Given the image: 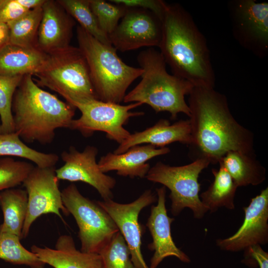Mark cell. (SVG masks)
<instances>
[{"instance_id": "obj_23", "label": "cell", "mask_w": 268, "mask_h": 268, "mask_svg": "<svg viewBox=\"0 0 268 268\" xmlns=\"http://www.w3.org/2000/svg\"><path fill=\"white\" fill-rule=\"evenodd\" d=\"M0 206L3 215L0 233L13 234L21 239L28 206L26 190L11 188L1 191Z\"/></svg>"}, {"instance_id": "obj_7", "label": "cell", "mask_w": 268, "mask_h": 268, "mask_svg": "<svg viewBox=\"0 0 268 268\" xmlns=\"http://www.w3.org/2000/svg\"><path fill=\"white\" fill-rule=\"evenodd\" d=\"M209 164L204 158H198L190 164L179 166L159 161L150 168L145 178L163 185L170 190L169 197L173 215L177 216L187 207L192 210L195 218L201 219L208 210L200 199L198 180L201 172Z\"/></svg>"}, {"instance_id": "obj_5", "label": "cell", "mask_w": 268, "mask_h": 268, "mask_svg": "<svg viewBox=\"0 0 268 268\" xmlns=\"http://www.w3.org/2000/svg\"><path fill=\"white\" fill-rule=\"evenodd\" d=\"M78 48L84 54L98 100L116 104L123 101L130 85L143 70L125 64L112 46L106 45L85 31L76 28Z\"/></svg>"}, {"instance_id": "obj_10", "label": "cell", "mask_w": 268, "mask_h": 268, "mask_svg": "<svg viewBox=\"0 0 268 268\" xmlns=\"http://www.w3.org/2000/svg\"><path fill=\"white\" fill-rule=\"evenodd\" d=\"M228 7L234 38L256 56L265 58L268 53V3L234 0Z\"/></svg>"}, {"instance_id": "obj_26", "label": "cell", "mask_w": 268, "mask_h": 268, "mask_svg": "<svg viewBox=\"0 0 268 268\" xmlns=\"http://www.w3.org/2000/svg\"><path fill=\"white\" fill-rule=\"evenodd\" d=\"M42 6L29 10L18 19L7 24L9 44L23 47H37V37L42 16Z\"/></svg>"}, {"instance_id": "obj_37", "label": "cell", "mask_w": 268, "mask_h": 268, "mask_svg": "<svg viewBox=\"0 0 268 268\" xmlns=\"http://www.w3.org/2000/svg\"><path fill=\"white\" fill-rule=\"evenodd\" d=\"M25 9L29 10L43 5L46 0H17Z\"/></svg>"}, {"instance_id": "obj_30", "label": "cell", "mask_w": 268, "mask_h": 268, "mask_svg": "<svg viewBox=\"0 0 268 268\" xmlns=\"http://www.w3.org/2000/svg\"><path fill=\"white\" fill-rule=\"evenodd\" d=\"M103 268H136L133 264L128 245L120 231L99 253Z\"/></svg>"}, {"instance_id": "obj_24", "label": "cell", "mask_w": 268, "mask_h": 268, "mask_svg": "<svg viewBox=\"0 0 268 268\" xmlns=\"http://www.w3.org/2000/svg\"><path fill=\"white\" fill-rule=\"evenodd\" d=\"M218 170L213 169L214 180L200 199L208 211L214 212L221 207L235 208L234 198L238 186L221 163Z\"/></svg>"}, {"instance_id": "obj_3", "label": "cell", "mask_w": 268, "mask_h": 268, "mask_svg": "<svg viewBox=\"0 0 268 268\" xmlns=\"http://www.w3.org/2000/svg\"><path fill=\"white\" fill-rule=\"evenodd\" d=\"M75 109L42 89L34 82L32 74L25 75L12 99L14 132L24 142L50 144L57 129H69Z\"/></svg>"}, {"instance_id": "obj_6", "label": "cell", "mask_w": 268, "mask_h": 268, "mask_svg": "<svg viewBox=\"0 0 268 268\" xmlns=\"http://www.w3.org/2000/svg\"><path fill=\"white\" fill-rule=\"evenodd\" d=\"M37 84L57 92L71 105L97 99L86 58L78 47H68L53 53L33 75Z\"/></svg>"}, {"instance_id": "obj_27", "label": "cell", "mask_w": 268, "mask_h": 268, "mask_svg": "<svg viewBox=\"0 0 268 268\" xmlns=\"http://www.w3.org/2000/svg\"><path fill=\"white\" fill-rule=\"evenodd\" d=\"M67 13L79 26L94 38L107 45L112 46L108 36L100 29L89 0H57Z\"/></svg>"}, {"instance_id": "obj_32", "label": "cell", "mask_w": 268, "mask_h": 268, "mask_svg": "<svg viewBox=\"0 0 268 268\" xmlns=\"http://www.w3.org/2000/svg\"><path fill=\"white\" fill-rule=\"evenodd\" d=\"M31 163L11 157L0 158V192L23 184L34 168Z\"/></svg>"}, {"instance_id": "obj_13", "label": "cell", "mask_w": 268, "mask_h": 268, "mask_svg": "<svg viewBox=\"0 0 268 268\" xmlns=\"http://www.w3.org/2000/svg\"><path fill=\"white\" fill-rule=\"evenodd\" d=\"M98 152L92 145L86 146L82 151L70 146L61 154L64 164L56 169V176L59 180L87 183L97 191L103 200L112 199V190L116 181L100 170L96 162Z\"/></svg>"}, {"instance_id": "obj_28", "label": "cell", "mask_w": 268, "mask_h": 268, "mask_svg": "<svg viewBox=\"0 0 268 268\" xmlns=\"http://www.w3.org/2000/svg\"><path fill=\"white\" fill-rule=\"evenodd\" d=\"M18 236L8 233H0V259L31 268H44L45 264L31 251L25 249Z\"/></svg>"}, {"instance_id": "obj_16", "label": "cell", "mask_w": 268, "mask_h": 268, "mask_svg": "<svg viewBox=\"0 0 268 268\" xmlns=\"http://www.w3.org/2000/svg\"><path fill=\"white\" fill-rule=\"evenodd\" d=\"M156 192L157 203L151 207L146 223L152 238L148 248L154 251L149 268H157L165 258L169 256H174L184 263H189V257L176 246L172 239L171 225L174 218L167 214L165 187L156 189Z\"/></svg>"}, {"instance_id": "obj_4", "label": "cell", "mask_w": 268, "mask_h": 268, "mask_svg": "<svg viewBox=\"0 0 268 268\" xmlns=\"http://www.w3.org/2000/svg\"><path fill=\"white\" fill-rule=\"evenodd\" d=\"M143 70L141 80L126 94L124 103L146 104L156 112H168L173 120L183 113L190 116V110L185 99L194 85L187 80L168 72L166 64L159 51L149 48L137 57Z\"/></svg>"}, {"instance_id": "obj_35", "label": "cell", "mask_w": 268, "mask_h": 268, "mask_svg": "<svg viewBox=\"0 0 268 268\" xmlns=\"http://www.w3.org/2000/svg\"><path fill=\"white\" fill-rule=\"evenodd\" d=\"M246 257H251L257 262L260 268H268V253L260 245L252 246L245 250Z\"/></svg>"}, {"instance_id": "obj_38", "label": "cell", "mask_w": 268, "mask_h": 268, "mask_svg": "<svg viewBox=\"0 0 268 268\" xmlns=\"http://www.w3.org/2000/svg\"><path fill=\"white\" fill-rule=\"evenodd\" d=\"M4 0H0V7L1 6V5L3 4Z\"/></svg>"}, {"instance_id": "obj_15", "label": "cell", "mask_w": 268, "mask_h": 268, "mask_svg": "<svg viewBox=\"0 0 268 268\" xmlns=\"http://www.w3.org/2000/svg\"><path fill=\"white\" fill-rule=\"evenodd\" d=\"M243 209L244 221L237 231L228 238L216 240L217 246L222 250L238 252L268 243V188L252 198Z\"/></svg>"}, {"instance_id": "obj_17", "label": "cell", "mask_w": 268, "mask_h": 268, "mask_svg": "<svg viewBox=\"0 0 268 268\" xmlns=\"http://www.w3.org/2000/svg\"><path fill=\"white\" fill-rule=\"evenodd\" d=\"M37 46L50 54L69 46L75 24L72 18L57 0H46L42 6Z\"/></svg>"}, {"instance_id": "obj_31", "label": "cell", "mask_w": 268, "mask_h": 268, "mask_svg": "<svg viewBox=\"0 0 268 268\" xmlns=\"http://www.w3.org/2000/svg\"><path fill=\"white\" fill-rule=\"evenodd\" d=\"M89 0L99 27L109 36L116 28L128 7L103 0Z\"/></svg>"}, {"instance_id": "obj_33", "label": "cell", "mask_w": 268, "mask_h": 268, "mask_svg": "<svg viewBox=\"0 0 268 268\" xmlns=\"http://www.w3.org/2000/svg\"><path fill=\"white\" fill-rule=\"evenodd\" d=\"M111 2L128 8H138L149 10L160 19L164 9V1L161 0H111Z\"/></svg>"}, {"instance_id": "obj_14", "label": "cell", "mask_w": 268, "mask_h": 268, "mask_svg": "<svg viewBox=\"0 0 268 268\" xmlns=\"http://www.w3.org/2000/svg\"><path fill=\"white\" fill-rule=\"evenodd\" d=\"M156 200V196L151 190H147L129 203H118L112 199L96 201L116 223L128 245L131 260L136 268H150L141 251L142 228L138 221V216L143 208Z\"/></svg>"}, {"instance_id": "obj_20", "label": "cell", "mask_w": 268, "mask_h": 268, "mask_svg": "<svg viewBox=\"0 0 268 268\" xmlns=\"http://www.w3.org/2000/svg\"><path fill=\"white\" fill-rule=\"evenodd\" d=\"M31 251L45 265L54 268H103L100 255L77 250L70 235L60 236L55 249L34 245Z\"/></svg>"}, {"instance_id": "obj_25", "label": "cell", "mask_w": 268, "mask_h": 268, "mask_svg": "<svg viewBox=\"0 0 268 268\" xmlns=\"http://www.w3.org/2000/svg\"><path fill=\"white\" fill-rule=\"evenodd\" d=\"M0 156L24 158L41 168L55 167L59 159L56 154L42 152L29 147L15 132L0 134Z\"/></svg>"}, {"instance_id": "obj_29", "label": "cell", "mask_w": 268, "mask_h": 268, "mask_svg": "<svg viewBox=\"0 0 268 268\" xmlns=\"http://www.w3.org/2000/svg\"><path fill=\"white\" fill-rule=\"evenodd\" d=\"M23 76L0 75V134L14 132L12 102L14 93Z\"/></svg>"}, {"instance_id": "obj_19", "label": "cell", "mask_w": 268, "mask_h": 268, "mask_svg": "<svg viewBox=\"0 0 268 268\" xmlns=\"http://www.w3.org/2000/svg\"><path fill=\"white\" fill-rule=\"evenodd\" d=\"M192 141L189 120H180L170 124L168 120L160 119L153 126L141 132L131 134L113 153H122L133 146L143 144L161 148L176 142L190 145Z\"/></svg>"}, {"instance_id": "obj_1", "label": "cell", "mask_w": 268, "mask_h": 268, "mask_svg": "<svg viewBox=\"0 0 268 268\" xmlns=\"http://www.w3.org/2000/svg\"><path fill=\"white\" fill-rule=\"evenodd\" d=\"M189 95L190 145L197 158L216 164L230 151L255 153L253 133L234 118L225 95L213 87H194Z\"/></svg>"}, {"instance_id": "obj_36", "label": "cell", "mask_w": 268, "mask_h": 268, "mask_svg": "<svg viewBox=\"0 0 268 268\" xmlns=\"http://www.w3.org/2000/svg\"><path fill=\"white\" fill-rule=\"evenodd\" d=\"M9 43V30L6 24L0 23V51Z\"/></svg>"}, {"instance_id": "obj_9", "label": "cell", "mask_w": 268, "mask_h": 268, "mask_svg": "<svg viewBox=\"0 0 268 268\" xmlns=\"http://www.w3.org/2000/svg\"><path fill=\"white\" fill-rule=\"evenodd\" d=\"M141 105L135 102L122 105L97 99L76 103L73 106L80 111L81 116L72 120L69 129L78 131L85 137L95 132H103L108 138L120 144L131 134L124 126L131 118L144 114L131 110Z\"/></svg>"}, {"instance_id": "obj_22", "label": "cell", "mask_w": 268, "mask_h": 268, "mask_svg": "<svg viewBox=\"0 0 268 268\" xmlns=\"http://www.w3.org/2000/svg\"><path fill=\"white\" fill-rule=\"evenodd\" d=\"M218 163L223 165L238 187L257 186L266 180V169L255 153L230 151Z\"/></svg>"}, {"instance_id": "obj_2", "label": "cell", "mask_w": 268, "mask_h": 268, "mask_svg": "<svg viewBox=\"0 0 268 268\" xmlns=\"http://www.w3.org/2000/svg\"><path fill=\"white\" fill-rule=\"evenodd\" d=\"M160 52L173 74L194 87L214 88L215 76L206 40L191 14L165 1Z\"/></svg>"}, {"instance_id": "obj_18", "label": "cell", "mask_w": 268, "mask_h": 268, "mask_svg": "<svg viewBox=\"0 0 268 268\" xmlns=\"http://www.w3.org/2000/svg\"><path fill=\"white\" fill-rule=\"evenodd\" d=\"M170 152L167 147L157 148L148 144L137 145L122 153H108L101 157L98 164L104 173L116 171L121 176L143 178L150 168L147 161Z\"/></svg>"}, {"instance_id": "obj_8", "label": "cell", "mask_w": 268, "mask_h": 268, "mask_svg": "<svg viewBox=\"0 0 268 268\" xmlns=\"http://www.w3.org/2000/svg\"><path fill=\"white\" fill-rule=\"evenodd\" d=\"M62 197L78 226L80 250L99 254L119 231L116 223L96 201L83 196L74 184L63 190Z\"/></svg>"}, {"instance_id": "obj_11", "label": "cell", "mask_w": 268, "mask_h": 268, "mask_svg": "<svg viewBox=\"0 0 268 268\" xmlns=\"http://www.w3.org/2000/svg\"><path fill=\"white\" fill-rule=\"evenodd\" d=\"M59 182L55 167L34 166L24 181L28 206L21 239L27 237L32 224L40 216L54 213L62 218L61 210L64 214H69L63 204Z\"/></svg>"}, {"instance_id": "obj_34", "label": "cell", "mask_w": 268, "mask_h": 268, "mask_svg": "<svg viewBox=\"0 0 268 268\" xmlns=\"http://www.w3.org/2000/svg\"><path fill=\"white\" fill-rule=\"evenodd\" d=\"M27 11L17 0H4L0 7V23L7 24L18 19Z\"/></svg>"}, {"instance_id": "obj_21", "label": "cell", "mask_w": 268, "mask_h": 268, "mask_svg": "<svg viewBox=\"0 0 268 268\" xmlns=\"http://www.w3.org/2000/svg\"><path fill=\"white\" fill-rule=\"evenodd\" d=\"M49 57L37 47H23L11 44L0 51V75H32L44 65Z\"/></svg>"}, {"instance_id": "obj_12", "label": "cell", "mask_w": 268, "mask_h": 268, "mask_svg": "<svg viewBox=\"0 0 268 268\" xmlns=\"http://www.w3.org/2000/svg\"><path fill=\"white\" fill-rule=\"evenodd\" d=\"M161 36V20L156 14L148 9L128 8L108 37L113 47L124 52L159 47Z\"/></svg>"}]
</instances>
